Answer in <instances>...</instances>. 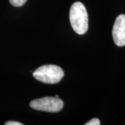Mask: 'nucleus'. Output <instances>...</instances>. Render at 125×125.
<instances>
[{
  "label": "nucleus",
  "mask_w": 125,
  "mask_h": 125,
  "mask_svg": "<svg viewBox=\"0 0 125 125\" xmlns=\"http://www.w3.org/2000/svg\"><path fill=\"white\" fill-rule=\"evenodd\" d=\"M36 80L45 83H57L64 76V72L61 67L55 65H45L39 67L33 73Z\"/></svg>",
  "instance_id": "f03ea898"
},
{
  "label": "nucleus",
  "mask_w": 125,
  "mask_h": 125,
  "mask_svg": "<svg viewBox=\"0 0 125 125\" xmlns=\"http://www.w3.org/2000/svg\"><path fill=\"white\" fill-rule=\"evenodd\" d=\"M10 3L15 7H20L27 2V0H9Z\"/></svg>",
  "instance_id": "39448f33"
},
{
  "label": "nucleus",
  "mask_w": 125,
  "mask_h": 125,
  "mask_svg": "<svg viewBox=\"0 0 125 125\" xmlns=\"http://www.w3.org/2000/svg\"><path fill=\"white\" fill-rule=\"evenodd\" d=\"M100 125V121L97 118H93L91 120L88 121L86 122L85 125Z\"/></svg>",
  "instance_id": "423d86ee"
},
{
  "label": "nucleus",
  "mask_w": 125,
  "mask_h": 125,
  "mask_svg": "<svg viewBox=\"0 0 125 125\" xmlns=\"http://www.w3.org/2000/svg\"><path fill=\"white\" fill-rule=\"evenodd\" d=\"M114 42L118 47L125 45V15L121 14L117 17L112 31Z\"/></svg>",
  "instance_id": "20e7f679"
},
{
  "label": "nucleus",
  "mask_w": 125,
  "mask_h": 125,
  "mask_svg": "<svg viewBox=\"0 0 125 125\" xmlns=\"http://www.w3.org/2000/svg\"><path fill=\"white\" fill-rule=\"evenodd\" d=\"M5 125H22V124L18 122H15V121H9L5 123Z\"/></svg>",
  "instance_id": "0eeeda50"
},
{
  "label": "nucleus",
  "mask_w": 125,
  "mask_h": 125,
  "mask_svg": "<svg viewBox=\"0 0 125 125\" xmlns=\"http://www.w3.org/2000/svg\"><path fill=\"white\" fill-rule=\"evenodd\" d=\"M70 21L73 30L77 34L83 35L88 29V16L85 6L76 1L72 5L70 10Z\"/></svg>",
  "instance_id": "f257e3e1"
},
{
  "label": "nucleus",
  "mask_w": 125,
  "mask_h": 125,
  "mask_svg": "<svg viewBox=\"0 0 125 125\" xmlns=\"http://www.w3.org/2000/svg\"><path fill=\"white\" fill-rule=\"evenodd\" d=\"M30 106L37 111L57 113L63 107V102L56 97H45L32 100L30 102Z\"/></svg>",
  "instance_id": "7ed1b4c3"
}]
</instances>
